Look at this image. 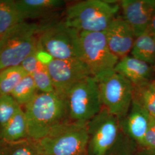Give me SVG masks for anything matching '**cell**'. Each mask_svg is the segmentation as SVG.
I'll list each match as a JSON object with an SVG mask.
<instances>
[{"mask_svg":"<svg viewBox=\"0 0 155 155\" xmlns=\"http://www.w3.org/2000/svg\"><path fill=\"white\" fill-rule=\"evenodd\" d=\"M29 136L36 141L45 138L53 130L69 120L66 99L55 91L39 93L24 110Z\"/></svg>","mask_w":155,"mask_h":155,"instance_id":"cell-1","label":"cell"},{"mask_svg":"<svg viewBox=\"0 0 155 155\" xmlns=\"http://www.w3.org/2000/svg\"><path fill=\"white\" fill-rule=\"evenodd\" d=\"M119 9L106 1H83L67 8L63 21L79 32H105Z\"/></svg>","mask_w":155,"mask_h":155,"instance_id":"cell-2","label":"cell"},{"mask_svg":"<svg viewBox=\"0 0 155 155\" xmlns=\"http://www.w3.org/2000/svg\"><path fill=\"white\" fill-rule=\"evenodd\" d=\"M41 26L24 21L0 36V71L20 66L38 47Z\"/></svg>","mask_w":155,"mask_h":155,"instance_id":"cell-3","label":"cell"},{"mask_svg":"<svg viewBox=\"0 0 155 155\" xmlns=\"http://www.w3.org/2000/svg\"><path fill=\"white\" fill-rule=\"evenodd\" d=\"M87 124L68 121L39 141L44 155H87Z\"/></svg>","mask_w":155,"mask_h":155,"instance_id":"cell-4","label":"cell"},{"mask_svg":"<svg viewBox=\"0 0 155 155\" xmlns=\"http://www.w3.org/2000/svg\"><path fill=\"white\" fill-rule=\"evenodd\" d=\"M68 116L71 122L87 124L104 107L96 78L90 76L75 84L66 95Z\"/></svg>","mask_w":155,"mask_h":155,"instance_id":"cell-5","label":"cell"},{"mask_svg":"<svg viewBox=\"0 0 155 155\" xmlns=\"http://www.w3.org/2000/svg\"><path fill=\"white\" fill-rule=\"evenodd\" d=\"M79 35L63 21L41 25L39 47L55 59H81Z\"/></svg>","mask_w":155,"mask_h":155,"instance_id":"cell-6","label":"cell"},{"mask_svg":"<svg viewBox=\"0 0 155 155\" xmlns=\"http://www.w3.org/2000/svg\"><path fill=\"white\" fill-rule=\"evenodd\" d=\"M95 78L103 106L121 120L127 115L132 104L133 84L114 70Z\"/></svg>","mask_w":155,"mask_h":155,"instance_id":"cell-7","label":"cell"},{"mask_svg":"<svg viewBox=\"0 0 155 155\" xmlns=\"http://www.w3.org/2000/svg\"><path fill=\"white\" fill-rule=\"evenodd\" d=\"M81 60L95 78L114 69L119 59L111 51L105 32H79Z\"/></svg>","mask_w":155,"mask_h":155,"instance_id":"cell-8","label":"cell"},{"mask_svg":"<svg viewBox=\"0 0 155 155\" xmlns=\"http://www.w3.org/2000/svg\"><path fill=\"white\" fill-rule=\"evenodd\" d=\"M87 155H105L116 143L120 133V120L104 106L87 123Z\"/></svg>","mask_w":155,"mask_h":155,"instance_id":"cell-9","label":"cell"},{"mask_svg":"<svg viewBox=\"0 0 155 155\" xmlns=\"http://www.w3.org/2000/svg\"><path fill=\"white\" fill-rule=\"evenodd\" d=\"M56 93L65 98L68 91L86 78L92 76L79 59H55L47 64Z\"/></svg>","mask_w":155,"mask_h":155,"instance_id":"cell-10","label":"cell"},{"mask_svg":"<svg viewBox=\"0 0 155 155\" xmlns=\"http://www.w3.org/2000/svg\"><path fill=\"white\" fill-rule=\"evenodd\" d=\"M124 19L132 29L136 38L145 32L155 11V0L120 1Z\"/></svg>","mask_w":155,"mask_h":155,"instance_id":"cell-11","label":"cell"},{"mask_svg":"<svg viewBox=\"0 0 155 155\" xmlns=\"http://www.w3.org/2000/svg\"><path fill=\"white\" fill-rule=\"evenodd\" d=\"M105 32L110 50L119 60L129 55L136 36L132 29L123 17H116Z\"/></svg>","mask_w":155,"mask_h":155,"instance_id":"cell-12","label":"cell"},{"mask_svg":"<svg viewBox=\"0 0 155 155\" xmlns=\"http://www.w3.org/2000/svg\"><path fill=\"white\" fill-rule=\"evenodd\" d=\"M150 119L148 112L133 100L127 115L120 120L121 130L140 146L147 132Z\"/></svg>","mask_w":155,"mask_h":155,"instance_id":"cell-13","label":"cell"},{"mask_svg":"<svg viewBox=\"0 0 155 155\" xmlns=\"http://www.w3.org/2000/svg\"><path fill=\"white\" fill-rule=\"evenodd\" d=\"M152 67L129 55L120 59L114 70L128 79L133 87H137L152 81Z\"/></svg>","mask_w":155,"mask_h":155,"instance_id":"cell-14","label":"cell"},{"mask_svg":"<svg viewBox=\"0 0 155 155\" xmlns=\"http://www.w3.org/2000/svg\"><path fill=\"white\" fill-rule=\"evenodd\" d=\"M17 6L24 20L45 16L65 5L63 0H17Z\"/></svg>","mask_w":155,"mask_h":155,"instance_id":"cell-15","label":"cell"},{"mask_svg":"<svg viewBox=\"0 0 155 155\" xmlns=\"http://www.w3.org/2000/svg\"><path fill=\"white\" fill-rule=\"evenodd\" d=\"M30 138L24 110L20 107L13 116L0 128V139L15 141Z\"/></svg>","mask_w":155,"mask_h":155,"instance_id":"cell-16","label":"cell"},{"mask_svg":"<svg viewBox=\"0 0 155 155\" xmlns=\"http://www.w3.org/2000/svg\"><path fill=\"white\" fill-rule=\"evenodd\" d=\"M0 155H44L39 141L31 138L15 141L0 139Z\"/></svg>","mask_w":155,"mask_h":155,"instance_id":"cell-17","label":"cell"},{"mask_svg":"<svg viewBox=\"0 0 155 155\" xmlns=\"http://www.w3.org/2000/svg\"><path fill=\"white\" fill-rule=\"evenodd\" d=\"M130 54L134 58L147 63L151 66H155V37L146 31L136 38Z\"/></svg>","mask_w":155,"mask_h":155,"instance_id":"cell-18","label":"cell"},{"mask_svg":"<svg viewBox=\"0 0 155 155\" xmlns=\"http://www.w3.org/2000/svg\"><path fill=\"white\" fill-rule=\"evenodd\" d=\"M25 21L13 0H0V36L21 22Z\"/></svg>","mask_w":155,"mask_h":155,"instance_id":"cell-19","label":"cell"},{"mask_svg":"<svg viewBox=\"0 0 155 155\" xmlns=\"http://www.w3.org/2000/svg\"><path fill=\"white\" fill-rule=\"evenodd\" d=\"M28 74L21 65L10 67L0 71V94L11 95L24 77Z\"/></svg>","mask_w":155,"mask_h":155,"instance_id":"cell-20","label":"cell"},{"mask_svg":"<svg viewBox=\"0 0 155 155\" xmlns=\"http://www.w3.org/2000/svg\"><path fill=\"white\" fill-rule=\"evenodd\" d=\"M133 88V100L142 106L151 116L155 117V80Z\"/></svg>","mask_w":155,"mask_h":155,"instance_id":"cell-21","label":"cell"},{"mask_svg":"<svg viewBox=\"0 0 155 155\" xmlns=\"http://www.w3.org/2000/svg\"><path fill=\"white\" fill-rule=\"evenodd\" d=\"M39 93L33 78L27 74L13 90L11 95L20 105L25 106Z\"/></svg>","mask_w":155,"mask_h":155,"instance_id":"cell-22","label":"cell"},{"mask_svg":"<svg viewBox=\"0 0 155 155\" xmlns=\"http://www.w3.org/2000/svg\"><path fill=\"white\" fill-rule=\"evenodd\" d=\"M140 148L138 144L121 131L116 143L105 155H139Z\"/></svg>","mask_w":155,"mask_h":155,"instance_id":"cell-23","label":"cell"},{"mask_svg":"<svg viewBox=\"0 0 155 155\" xmlns=\"http://www.w3.org/2000/svg\"><path fill=\"white\" fill-rule=\"evenodd\" d=\"M20 107L11 95L0 94V128L9 121Z\"/></svg>","mask_w":155,"mask_h":155,"instance_id":"cell-24","label":"cell"},{"mask_svg":"<svg viewBox=\"0 0 155 155\" xmlns=\"http://www.w3.org/2000/svg\"><path fill=\"white\" fill-rule=\"evenodd\" d=\"M31 75L33 78L39 93L55 91L47 65L40 62L36 71Z\"/></svg>","mask_w":155,"mask_h":155,"instance_id":"cell-25","label":"cell"},{"mask_svg":"<svg viewBox=\"0 0 155 155\" xmlns=\"http://www.w3.org/2000/svg\"><path fill=\"white\" fill-rule=\"evenodd\" d=\"M140 148L146 150H155V117L150 116V125Z\"/></svg>","mask_w":155,"mask_h":155,"instance_id":"cell-26","label":"cell"},{"mask_svg":"<svg viewBox=\"0 0 155 155\" xmlns=\"http://www.w3.org/2000/svg\"><path fill=\"white\" fill-rule=\"evenodd\" d=\"M38 48L28 56L21 64L24 70L29 75H32L38 69L40 62L38 61L36 56Z\"/></svg>","mask_w":155,"mask_h":155,"instance_id":"cell-27","label":"cell"},{"mask_svg":"<svg viewBox=\"0 0 155 155\" xmlns=\"http://www.w3.org/2000/svg\"><path fill=\"white\" fill-rule=\"evenodd\" d=\"M147 31L155 38V11L151 18L149 27Z\"/></svg>","mask_w":155,"mask_h":155,"instance_id":"cell-28","label":"cell"},{"mask_svg":"<svg viewBox=\"0 0 155 155\" xmlns=\"http://www.w3.org/2000/svg\"><path fill=\"white\" fill-rule=\"evenodd\" d=\"M139 155H155V150H146L140 148Z\"/></svg>","mask_w":155,"mask_h":155,"instance_id":"cell-29","label":"cell"},{"mask_svg":"<svg viewBox=\"0 0 155 155\" xmlns=\"http://www.w3.org/2000/svg\"></svg>","mask_w":155,"mask_h":155,"instance_id":"cell-30","label":"cell"}]
</instances>
